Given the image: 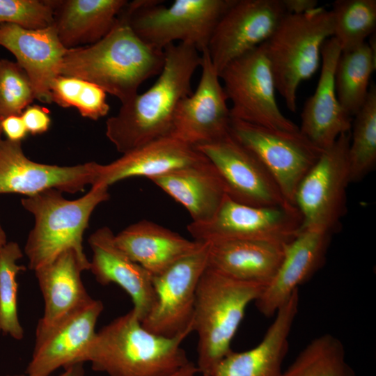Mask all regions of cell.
I'll return each instance as SVG.
<instances>
[{
	"mask_svg": "<svg viewBox=\"0 0 376 376\" xmlns=\"http://www.w3.org/2000/svg\"><path fill=\"white\" fill-rule=\"evenodd\" d=\"M108 189L107 185L95 184L83 196L68 200L63 192L48 189L22 198V205L35 220L24 246L29 268L35 271L69 249L86 256L84 232L95 208L109 198Z\"/></svg>",
	"mask_w": 376,
	"mask_h": 376,
	"instance_id": "obj_5",
	"label": "cell"
},
{
	"mask_svg": "<svg viewBox=\"0 0 376 376\" xmlns=\"http://www.w3.org/2000/svg\"><path fill=\"white\" fill-rule=\"evenodd\" d=\"M100 300L92 299L55 326L34 344L26 376H49L60 368L81 363V357L94 338L98 318L103 311Z\"/></svg>",
	"mask_w": 376,
	"mask_h": 376,
	"instance_id": "obj_19",
	"label": "cell"
},
{
	"mask_svg": "<svg viewBox=\"0 0 376 376\" xmlns=\"http://www.w3.org/2000/svg\"><path fill=\"white\" fill-rule=\"evenodd\" d=\"M229 132L259 160L295 206L297 187L322 150L299 130L272 129L231 118Z\"/></svg>",
	"mask_w": 376,
	"mask_h": 376,
	"instance_id": "obj_10",
	"label": "cell"
},
{
	"mask_svg": "<svg viewBox=\"0 0 376 376\" xmlns=\"http://www.w3.org/2000/svg\"><path fill=\"white\" fill-rule=\"evenodd\" d=\"M264 286L237 281L207 267L196 291L193 317L197 334L198 373L212 376L219 362L231 351V342L248 305Z\"/></svg>",
	"mask_w": 376,
	"mask_h": 376,
	"instance_id": "obj_4",
	"label": "cell"
},
{
	"mask_svg": "<svg viewBox=\"0 0 376 376\" xmlns=\"http://www.w3.org/2000/svg\"><path fill=\"white\" fill-rule=\"evenodd\" d=\"M332 233L316 229L301 230L288 244L279 269L255 301L266 317L274 315L299 286L323 265Z\"/></svg>",
	"mask_w": 376,
	"mask_h": 376,
	"instance_id": "obj_18",
	"label": "cell"
},
{
	"mask_svg": "<svg viewBox=\"0 0 376 376\" xmlns=\"http://www.w3.org/2000/svg\"><path fill=\"white\" fill-rule=\"evenodd\" d=\"M330 11L333 17V37L342 52L362 45L375 32V0H336Z\"/></svg>",
	"mask_w": 376,
	"mask_h": 376,
	"instance_id": "obj_32",
	"label": "cell"
},
{
	"mask_svg": "<svg viewBox=\"0 0 376 376\" xmlns=\"http://www.w3.org/2000/svg\"><path fill=\"white\" fill-rule=\"evenodd\" d=\"M0 45L10 51L26 72L35 99L52 103L51 86L60 75L67 49L60 42L53 25L42 29H27L0 24Z\"/></svg>",
	"mask_w": 376,
	"mask_h": 376,
	"instance_id": "obj_20",
	"label": "cell"
},
{
	"mask_svg": "<svg viewBox=\"0 0 376 376\" xmlns=\"http://www.w3.org/2000/svg\"><path fill=\"white\" fill-rule=\"evenodd\" d=\"M206 159L194 147L170 136L124 153L108 164L97 163L93 185L102 184L109 187L132 177H145L150 180Z\"/></svg>",
	"mask_w": 376,
	"mask_h": 376,
	"instance_id": "obj_23",
	"label": "cell"
},
{
	"mask_svg": "<svg viewBox=\"0 0 376 376\" xmlns=\"http://www.w3.org/2000/svg\"><path fill=\"white\" fill-rule=\"evenodd\" d=\"M299 300L297 290L276 311L262 340L244 352L232 350L219 362L212 376H281Z\"/></svg>",
	"mask_w": 376,
	"mask_h": 376,
	"instance_id": "obj_24",
	"label": "cell"
},
{
	"mask_svg": "<svg viewBox=\"0 0 376 376\" xmlns=\"http://www.w3.org/2000/svg\"><path fill=\"white\" fill-rule=\"evenodd\" d=\"M150 180L184 206L192 222L210 219L227 195L220 175L207 159Z\"/></svg>",
	"mask_w": 376,
	"mask_h": 376,
	"instance_id": "obj_27",
	"label": "cell"
},
{
	"mask_svg": "<svg viewBox=\"0 0 376 376\" xmlns=\"http://www.w3.org/2000/svg\"><path fill=\"white\" fill-rule=\"evenodd\" d=\"M198 373L196 365L189 361L176 372L166 376H196Z\"/></svg>",
	"mask_w": 376,
	"mask_h": 376,
	"instance_id": "obj_41",
	"label": "cell"
},
{
	"mask_svg": "<svg viewBox=\"0 0 376 376\" xmlns=\"http://www.w3.org/2000/svg\"><path fill=\"white\" fill-rule=\"evenodd\" d=\"M208 244V267L230 279L264 287L276 274L285 246L249 240Z\"/></svg>",
	"mask_w": 376,
	"mask_h": 376,
	"instance_id": "obj_26",
	"label": "cell"
},
{
	"mask_svg": "<svg viewBox=\"0 0 376 376\" xmlns=\"http://www.w3.org/2000/svg\"><path fill=\"white\" fill-rule=\"evenodd\" d=\"M21 116L28 132L32 134H42L49 127L51 118L45 108L38 105H29Z\"/></svg>",
	"mask_w": 376,
	"mask_h": 376,
	"instance_id": "obj_37",
	"label": "cell"
},
{
	"mask_svg": "<svg viewBox=\"0 0 376 376\" xmlns=\"http://www.w3.org/2000/svg\"><path fill=\"white\" fill-rule=\"evenodd\" d=\"M333 34L331 11L318 7L303 14L286 13L263 43L276 89L290 111L297 110L300 83L315 73L322 46Z\"/></svg>",
	"mask_w": 376,
	"mask_h": 376,
	"instance_id": "obj_6",
	"label": "cell"
},
{
	"mask_svg": "<svg viewBox=\"0 0 376 376\" xmlns=\"http://www.w3.org/2000/svg\"><path fill=\"white\" fill-rule=\"evenodd\" d=\"M348 149L350 182L363 179L376 164V86L370 84L361 108L354 116Z\"/></svg>",
	"mask_w": 376,
	"mask_h": 376,
	"instance_id": "obj_30",
	"label": "cell"
},
{
	"mask_svg": "<svg viewBox=\"0 0 376 376\" xmlns=\"http://www.w3.org/2000/svg\"><path fill=\"white\" fill-rule=\"evenodd\" d=\"M52 0H0V24L27 29H42L53 25Z\"/></svg>",
	"mask_w": 376,
	"mask_h": 376,
	"instance_id": "obj_36",
	"label": "cell"
},
{
	"mask_svg": "<svg viewBox=\"0 0 376 376\" xmlns=\"http://www.w3.org/2000/svg\"><path fill=\"white\" fill-rule=\"evenodd\" d=\"M52 102L63 107H75L85 118L97 120L107 115L110 107L107 93L97 85L86 80L59 75L51 86Z\"/></svg>",
	"mask_w": 376,
	"mask_h": 376,
	"instance_id": "obj_34",
	"label": "cell"
},
{
	"mask_svg": "<svg viewBox=\"0 0 376 376\" xmlns=\"http://www.w3.org/2000/svg\"><path fill=\"white\" fill-rule=\"evenodd\" d=\"M35 99L26 72L17 63L0 59V116L21 115Z\"/></svg>",
	"mask_w": 376,
	"mask_h": 376,
	"instance_id": "obj_35",
	"label": "cell"
},
{
	"mask_svg": "<svg viewBox=\"0 0 376 376\" xmlns=\"http://www.w3.org/2000/svg\"><path fill=\"white\" fill-rule=\"evenodd\" d=\"M301 218L295 208L256 206L237 202L227 195L215 214L204 222H191L187 230L194 240H260L283 245L301 231Z\"/></svg>",
	"mask_w": 376,
	"mask_h": 376,
	"instance_id": "obj_11",
	"label": "cell"
},
{
	"mask_svg": "<svg viewBox=\"0 0 376 376\" xmlns=\"http://www.w3.org/2000/svg\"><path fill=\"white\" fill-rule=\"evenodd\" d=\"M58 376H86L84 363H76L66 366L63 372Z\"/></svg>",
	"mask_w": 376,
	"mask_h": 376,
	"instance_id": "obj_40",
	"label": "cell"
},
{
	"mask_svg": "<svg viewBox=\"0 0 376 376\" xmlns=\"http://www.w3.org/2000/svg\"><path fill=\"white\" fill-rule=\"evenodd\" d=\"M341 52L334 37L324 43L318 82L301 113L299 131L322 150L331 146L340 134L350 132L352 128V118L342 109L334 84L335 68Z\"/></svg>",
	"mask_w": 376,
	"mask_h": 376,
	"instance_id": "obj_21",
	"label": "cell"
},
{
	"mask_svg": "<svg viewBox=\"0 0 376 376\" xmlns=\"http://www.w3.org/2000/svg\"><path fill=\"white\" fill-rule=\"evenodd\" d=\"M281 376H355L345 359V348L326 334L311 340Z\"/></svg>",
	"mask_w": 376,
	"mask_h": 376,
	"instance_id": "obj_31",
	"label": "cell"
},
{
	"mask_svg": "<svg viewBox=\"0 0 376 376\" xmlns=\"http://www.w3.org/2000/svg\"><path fill=\"white\" fill-rule=\"evenodd\" d=\"M208 246L205 242L196 251L152 276L155 303L141 321L144 328L166 337L194 331L196 291L207 267Z\"/></svg>",
	"mask_w": 376,
	"mask_h": 376,
	"instance_id": "obj_12",
	"label": "cell"
},
{
	"mask_svg": "<svg viewBox=\"0 0 376 376\" xmlns=\"http://www.w3.org/2000/svg\"><path fill=\"white\" fill-rule=\"evenodd\" d=\"M194 148L214 166L231 199L250 205L297 209L286 201L259 160L230 132L217 141Z\"/></svg>",
	"mask_w": 376,
	"mask_h": 376,
	"instance_id": "obj_13",
	"label": "cell"
},
{
	"mask_svg": "<svg viewBox=\"0 0 376 376\" xmlns=\"http://www.w3.org/2000/svg\"><path fill=\"white\" fill-rule=\"evenodd\" d=\"M191 333L155 334L132 308L96 332L81 362L108 376H166L190 361L182 343Z\"/></svg>",
	"mask_w": 376,
	"mask_h": 376,
	"instance_id": "obj_3",
	"label": "cell"
},
{
	"mask_svg": "<svg viewBox=\"0 0 376 376\" xmlns=\"http://www.w3.org/2000/svg\"><path fill=\"white\" fill-rule=\"evenodd\" d=\"M350 132L339 136L321 152L296 190L294 205L301 218V230L334 233L346 210L350 182L348 149Z\"/></svg>",
	"mask_w": 376,
	"mask_h": 376,
	"instance_id": "obj_8",
	"label": "cell"
},
{
	"mask_svg": "<svg viewBox=\"0 0 376 376\" xmlns=\"http://www.w3.org/2000/svg\"><path fill=\"white\" fill-rule=\"evenodd\" d=\"M23 252L15 242H8L0 249V333L19 340L24 329L17 313V274L26 270L17 261Z\"/></svg>",
	"mask_w": 376,
	"mask_h": 376,
	"instance_id": "obj_33",
	"label": "cell"
},
{
	"mask_svg": "<svg viewBox=\"0 0 376 376\" xmlns=\"http://www.w3.org/2000/svg\"><path fill=\"white\" fill-rule=\"evenodd\" d=\"M118 246L152 276L198 250L205 242L189 240L155 222L141 220L115 235Z\"/></svg>",
	"mask_w": 376,
	"mask_h": 376,
	"instance_id": "obj_25",
	"label": "cell"
},
{
	"mask_svg": "<svg viewBox=\"0 0 376 376\" xmlns=\"http://www.w3.org/2000/svg\"><path fill=\"white\" fill-rule=\"evenodd\" d=\"M1 130L8 140L22 141L28 133L21 115H10L2 118Z\"/></svg>",
	"mask_w": 376,
	"mask_h": 376,
	"instance_id": "obj_38",
	"label": "cell"
},
{
	"mask_svg": "<svg viewBox=\"0 0 376 376\" xmlns=\"http://www.w3.org/2000/svg\"><path fill=\"white\" fill-rule=\"evenodd\" d=\"M285 14L282 0H235L217 23L207 47L217 72L264 43Z\"/></svg>",
	"mask_w": 376,
	"mask_h": 376,
	"instance_id": "obj_14",
	"label": "cell"
},
{
	"mask_svg": "<svg viewBox=\"0 0 376 376\" xmlns=\"http://www.w3.org/2000/svg\"><path fill=\"white\" fill-rule=\"evenodd\" d=\"M2 117L0 116V141L2 139H1V135L3 134V132H2V130H1V120H2Z\"/></svg>",
	"mask_w": 376,
	"mask_h": 376,
	"instance_id": "obj_43",
	"label": "cell"
},
{
	"mask_svg": "<svg viewBox=\"0 0 376 376\" xmlns=\"http://www.w3.org/2000/svg\"><path fill=\"white\" fill-rule=\"evenodd\" d=\"M159 2H127L120 15L141 40L155 48L163 50L178 41L201 53L235 0H175L169 6Z\"/></svg>",
	"mask_w": 376,
	"mask_h": 376,
	"instance_id": "obj_7",
	"label": "cell"
},
{
	"mask_svg": "<svg viewBox=\"0 0 376 376\" xmlns=\"http://www.w3.org/2000/svg\"><path fill=\"white\" fill-rule=\"evenodd\" d=\"M7 242L6 233L0 224V249L4 246Z\"/></svg>",
	"mask_w": 376,
	"mask_h": 376,
	"instance_id": "obj_42",
	"label": "cell"
},
{
	"mask_svg": "<svg viewBox=\"0 0 376 376\" xmlns=\"http://www.w3.org/2000/svg\"><path fill=\"white\" fill-rule=\"evenodd\" d=\"M88 243L93 252L89 270L96 281L103 285L120 286L131 298L132 309L142 321L155 303L151 274L118 246L109 227L95 230Z\"/></svg>",
	"mask_w": 376,
	"mask_h": 376,
	"instance_id": "obj_22",
	"label": "cell"
},
{
	"mask_svg": "<svg viewBox=\"0 0 376 376\" xmlns=\"http://www.w3.org/2000/svg\"><path fill=\"white\" fill-rule=\"evenodd\" d=\"M156 81L121 104L118 113L106 122V136L122 154L170 136L178 103L191 93V80L201 67V53L182 42L166 46Z\"/></svg>",
	"mask_w": 376,
	"mask_h": 376,
	"instance_id": "obj_1",
	"label": "cell"
},
{
	"mask_svg": "<svg viewBox=\"0 0 376 376\" xmlns=\"http://www.w3.org/2000/svg\"><path fill=\"white\" fill-rule=\"evenodd\" d=\"M96 162L60 166L35 162L21 141H0V194L33 196L48 189L75 194L95 182Z\"/></svg>",
	"mask_w": 376,
	"mask_h": 376,
	"instance_id": "obj_16",
	"label": "cell"
},
{
	"mask_svg": "<svg viewBox=\"0 0 376 376\" xmlns=\"http://www.w3.org/2000/svg\"><path fill=\"white\" fill-rule=\"evenodd\" d=\"M201 57L199 83L194 93L178 103L171 134L194 148L228 134L231 120L228 98L207 49Z\"/></svg>",
	"mask_w": 376,
	"mask_h": 376,
	"instance_id": "obj_15",
	"label": "cell"
},
{
	"mask_svg": "<svg viewBox=\"0 0 376 376\" xmlns=\"http://www.w3.org/2000/svg\"><path fill=\"white\" fill-rule=\"evenodd\" d=\"M90 265L86 256L69 249L34 271L45 303L43 315L36 329L35 343L93 299L81 280V272L89 270Z\"/></svg>",
	"mask_w": 376,
	"mask_h": 376,
	"instance_id": "obj_17",
	"label": "cell"
},
{
	"mask_svg": "<svg viewBox=\"0 0 376 376\" xmlns=\"http://www.w3.org/2000/svg\"><path fill=\"white\" fill-rule=\"evenodd\" d=\"M231 118L272 129L298 131L281 111L263 43L228 63L219 74Z\"/></svg>",
	"mask_w": 376,
	"mask_h": 376,
	"instance_id": "obj_9",
	"label": "cell"
},
{
	"mask_svg": "<svg viewBox=\"0 0 376 376\" xmlns=\"http://www.w3.org/2000/svg\"><path fill=\"white\" fill-rule=\"evenodd\" d=\"M4 376H26L25 374H17V375H4Z\"/></svg>",
	"mask_w": 376,
	"mask_h": 376,
	"instance_id": "obj_44",
	"label": "cell"
},
{
	"mask_svg": "<svg viewBox=\"0 0 376 376\" xmlns=\"http://www.w3.org/2000/svg\"><path fill=\"white\" fill-rule=\"evenodd\" d=\"M164 62V49L141 40L120 14L97 42L67 49L60 75L93 83L123 104L138 93L142 83L160 73Z\"/></svg>",
	"mask_w": 376,
	"mask_h": 376,
	"instance_id": "obj_2",
	"label": "cell"
},
{
	"mask_svg": "<svg viewBox=\"0 0 376 376\" xmlns=\"http://www.w3.org/2000/svg\"><path fill=\"white\" fill-rule=\"evenodd\" d=\"M286 13L303 14L318 8L317 0H282Z\"/></svg>",
	"mask_w": 376,
	"mask_h": 376,
	"instance_id": "obj_39",
	"label": "cell"
},
{
	"mask_svg": "<svg viewBox=\"0 0 376 376\" xmlns=\"http://www.w3.org/2000/svg\"><path fill=\"white\" fill-rule=\"evenodd\" d=\"M376 56L368 42L341 52L334 71L338 102L346 114L353 117L366 100L370 78L376 68Z\"/></svg>",
	"mask_w": 376,
	"mask_h": 376,
	"instance_id": "obj_29",
	"label": "cell"
},
{
	"mask_svg": "<svg viewBox=\"0 0 376 376\" xmlns=\"http://www.w3.org/2000/svg\"><path fill=\"white\" fill-rule=\"evenodd\" d=\"M125 0L53 1V26L66 49L93 45L114 26Z\"/></svg>",
	"mask_w": 376,
	"mask_h": 376,
	"instance_id": "obj_28",
	"label": "cell"
}]
</instances>
